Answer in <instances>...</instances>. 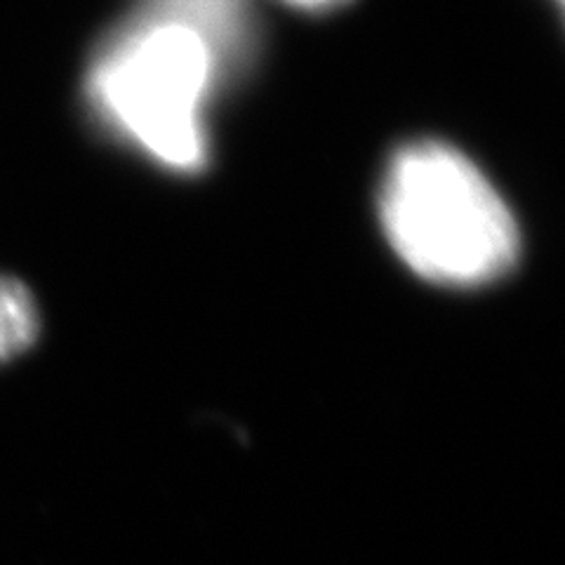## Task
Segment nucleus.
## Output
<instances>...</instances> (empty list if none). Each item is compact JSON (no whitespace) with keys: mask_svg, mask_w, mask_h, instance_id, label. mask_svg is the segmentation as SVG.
<instances>
[{"mask_svg":"<svg viewBox=\"0 0 565 565\" xmlns=\"http://www.w3.org/2000/svg\"><path fill=\"white\" fill-rule=\"evenodd\" d=\"M226 71L193 29L137 10L95 50L85 97L99 126L172 172L207 166V102Z\"/></svg>","mask_w":565,"mask_h":565,"instance_id":"nucleus-1","label":"nucleus"},{"mask_svg":"<svg viewBox=\"0 0 565 565\" xmlns=\"http://www.w3.org/2000/svg\"><path fill=\"white\" fill-rule=\"evenodd\" d=\"M377 205L386 241L429 282L486 286L519 262L521 234L509 205L476 163L446 141L417 139L396 149Z\"/></svg>","mask_w":565,"mask_h":565,"instance_id":"nucleus-2","label":"nucleus"},{"mask_svg":"<svg viewBox=\"0 0 565 565\" xmlns=\"http://www.w3.org/2000/svg\"><path fill=\"white\" fill-rule=\"evenodd\" d=\"M141 12L180 22L210 43L226 76H234L253 57L255 22L247 0H141Z\"/></svg>","mask_w":565,"mask_h":565,"instance_id":"nucleus-3","label":"nucleus"},{"mask_svg":"<svg viewBox=\"0 0 565 565\" xmlns=\"http://www.w3.org/2000/svg\"><path fill=\"white\" fill-rule=\"evenodd\" d=\"M41 330V316L24 282L0 276V363L24 353Z\"/></svg>","mask_w":565,"mask_h":565,"instance_id":"nucleus-4","label":"nucleus"},{"mask_svg":"<svg viewBox=\"0 0 565 565\" xmlns=\"http://www.w3.org/2000/svg\"><path fill=\"white\" fill-rule=\"evenodd\" d=\"M280 3H286L295 10H302V12H330V10H338L340 6L349 3V0H280Z\"/></svg>","mask_w":565,"mask_h":565,"instance_id":"nucleus-5","label":"nucleus"},{"mask_svg":"<svg viewBox=\"0 0 565 565\" xmlns=\"http://www.w3.org/2000/svg\"><path fill=\"white\" fill-rule=\"evenodd\" d=\"M554 3H558V6H561V3H563V0H554Z\"/></svg>","mask_w":565,"mask_h":565,"instance_id":"nucleus-6","label":"nucleus"}]
</instances>
